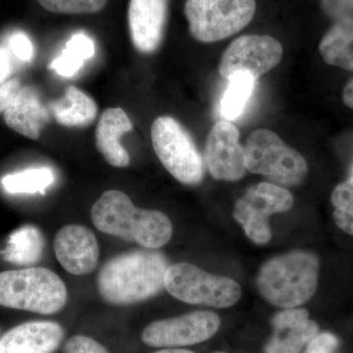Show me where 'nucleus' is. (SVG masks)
I'll return each instance as SVG.
<instances>
[{
	"mask_svg": "<svg viewBox=\"0 0 353 353\" xmlns=\"http://www.w3.org/2000/svg\"><path fill=\"white\" fill-rule=\"evenodd\" d=\"M168 268L162 253L152 250L123 253L102 267L99 292L110 303H141L161 292Z\"/></svg>",
	"mask_w": 353,
	"mask_h": 353,
	"instance_id": "1",
	"label": "nucleus"
},
{
	"mask_svg": "<svg viewBox=\"0 0 353 353\" xmlns=\"http://www.w3.org/2000/svg\"><path fill=\"white\" fill-rule=\"evenodd\" d=\"M90 216L99 231L150 250L166 245L173 234L171 221L164 213L136 208L120 190L104 192L92 206Z\"/></svg>",
	"mask_w": 353,
	"mask_h": 353,
	"instance_id": "2",
	"label": "nucleus"
},
{
	"mask_svg": "<svg viewBox=\"0 0 353 353\" xmlns=\"http://www.w3.org/2000/svg\"><path fill=\"white\" fill-rule=\"evenodd\" d=\"M319 267V259L310 252H294L274 257L260 269V294L279 307L303 305L317 290Z\"/></svg>",
	"mask_w": 353,
	"mask_h": 353,
	"instance_id": "3",
	"label": "nucleus"
},
{
	"mask_svg": "<svg viewBox=\"0 0 353 353\" xmlns=\"http://www.w3.org/2000/svg\"><path fill=\"white\" fill-rule=\"evenodd\" d=\"M67 289L57 274L46 268L0 273V305L39 314H54L66 303Z\"/></svg>",
	"mask_w": 353,
	"mask_h": 353,
	"instance_id": "4",
	"label": "nucleus"
},
{
	"mask_svg": "<svg viewBox=\"0 0 353 353\" xmlns=\"http://www.w3.org/2000/svg\"><path fill=\"white\" fill-rule=\"evenodd\" d=\"M243 148L246 170L263 175L271 183L296 187L307 176L308 165L303 155L270 130H255Z\"/></svg>",
	"mask_w": 353,
	"mask_h": 353,
	"instance_id": "5",
	"label": "nucleus"
},
{
	"mask_svg": "<svg viewBox=\"0 0 353 353\" xmlns=\"http://www.w3.org/2000/svg\"><path fill=\"white\" fill-rule=\"evenodd\" d=\"M256 10L255 0H187L185 14L196 41H222L250 24Z\"/></svg>",
	"mask_w": 353,
	"mask_h": 353,
	"instance_id": "6",
	"label": "nucleus"
},
{
	"mask_svg": "<svg viewBox=\"0 0 353 353\" xmlns=\"http://www.w3.org/2000/svg\"><path fill=\"white\" fill-rule=\"evenodd\" d=\"M158 159L179 182L197 185L204 176V162L190 132L171 116H161L152 126Z\"/></svg>",
	"mask_w": 353,
	"mask_h": 353,
	"instance_id": "7",
	"label": "nucleus"
},
{
	"mask_svg": "<svg viewBox=\"0 0 353 353\" xmlns=\"http://www.w3.org/2000/svg\"><path fill=\"white\" fill-rule=\"evenodd\" d=\"M164 287L179 301L190 304L226 308L241 299V285L227 277L202 270L196 265L176 263L169 266Z\"/></svg>",
	"mask_w": 353,
	"mask_h": 353,
	"instance_id": "8",
	"label": "nucleus"
},
{
	"mask_svg": "<svg viewBox=\"0 0 353 353\" xmlns=\"http://www.w3.org/2000/svg\"><path fill=\"white\" fill-rule=\"evenodd\" d=\"M292 203L294 196L284 187L273 183H259L248 188L236 202L234 218L253 243L265 245L272 238L269 218L289 210Z\"/></svg>",
	"mask_w": 353,
	"mask_h": 353,
	"instance_id": "9",
	"label": "nucleus"
},
{
	"mask_svg": "<svg viewBox=\"0 0 353 353\" xmlns=\"http://www.w3.org/2000/svg\"><path fill=\"white\" fill-rule=\"evenodd\" d=\"M283 57L282 44L270 36L246 34L234 39L221 57L220 75L225 79L246 72L257 80L275 68Z\"/></svg>",
	"mask_w": 353,
	"mask_h": 353,
	"instance_id": "10",
	"label": "nucleus"
},
{
	"mask_svg": "<svg viewBox=\"0 0 353 353\" xmlns=\"http://www.w3.org/2000/svg\"><path fill=\"white\" fill-rule=\"evenodd\" d=\"M219 327L220 318L216 313L196 311L152 323L143 330L141 339L150 347H185L209 340Z\"/></svg>",
	"mask_w": 353,
	"mask_h": 353,
	"instance_id": "11",
	"label": "nucleus"
},
{
	"mask_svg": "<svg viewBox=\"0 0 353 353\" xmlns=\"http://www.w3.org/2000/svg\"><path fill=\"white\" fill-rule=\"evenodd\" d=\"M204 159L216 180L236 182L243 178L248 170L238 128L226 120L216 123L206 139Z\"/></svg>",
	"mask_w": 353,
	"mask_h": 353,
	"instance_id": "12",
	"label": "nucleus"
},
{
	"mask_svg": "<svg viewBox=\"0 0 353 353\" xmlns=\"http://www.w3.org/2000/svg\"><path fill=\"white\" fill-rule=\"evenodd\" d=\"M169 0H130L128 10L130 34L134 48L150 54L163 41Z\"/></svg>",
	"mask_w": 353,
	"mask_h": 353,
	"instance_id": "13",
	"label": "nucleus"
},
{
	"mask_svg": "<svg viewBox=\"0 0 353 353\" xmlns=\"http://www.w3.org/2000/svg\"><path fill=\"white\" fill-rule=\"evenodd\" d=\"M57 259L73 275H87L97 267L99 246L94 233L80 225H68L58 232L54 241Z\"/></svg>",
	"mask_w": 353,
	"mask_h": 353,
	"instance_id": "14",
	"label": "nucleus"
},
{
	"mask_svg": "<svg viewBox=\"0 0 353 353\" xmlns=\"http://www.w3.org/2000/svg\"><path fill=\"white\" fill-rule=\"evenodd\" d=\"M274 334L265 353H299L319 332L305 309L288 308L274 316Z\"/></svg>",
	"mask_w": 353,
	"mask_h": 353,
	"instance_id": "15",
	"label": "nucleus"
},
{
	"mask_svg": "<svg viewBox=\"0 0 353 353\" xmlns=\"http://www.w3.org/2000/svg\"><path fill=\"white\" fill-rule=\"evenodd\" d=\"M63 336V329L57 323H25L0 339V353H52Z\"/></svg>",
	"mask_w": 353,
	"mask_h": 353,
	"instance_id": "16",
	"label": "nucleus"
},
{
	"mask_svg": "<svg viewBox=\"0 0 353 353\" xmlns=\"http://www.w3.org/2000/svg\"><path fill=\"white\" fill-rule=\"evenodd\" d=\"M3 117L7 126L21 136L39 139L41 130L50 122V112L34 88L21 87Z\"/></svg>",
	"mask_w": 353,
	"mask_h": 353,
	"instance_id": "17",
	"label": "nucleus"
},
{
	"mask_svg": "<svg viewBox=\"0 0 353 353\" xmlns=\"http://www.w3.org/2000/svg\"><path fill=\"white\" fill-rule=\"evenodd\" d=\"M132 124L122 108H108L102 113L95 131L97 150L111 166L126 168L131 159L121 138L131 132Z\"/></svg>",
	"mask_w": 353,
	"mask_h": 353,
	"instance_id": "18",
	"label": "nucleus"
},
{
	"mask_svg": "<svg viewBox=\"0 0 353 353\" xmlns=\"http://www.w3.org/2000/svg\"><path fill=\"white\" fill-rule=\"evenodd\" d=\"M48 109L58 124L64 127L90 126L97 115L94 99L74 85L66 88L63 97L50 102Z\"/></svg>",
	"mask_w": 353,
	"mask_h": 353,
	"instance_id": "19",
	"label": "nucleus"
},
{
	"mask_svg": "<svg viewBox=\"0 0 353 353\" xmlns=\"http://www.w3.org/2000/svg\"><path fill=\"white\" fill-rule=\"evenodd\" d=\"M319 51L327 64L353 72V18L336 21L320 41Z\"/></svg>",
	"mask_w": 353,
	"mask_h": 353,
	"instance_id": "20",
	"label": "nucleus"
},
{
	"mask_svg": "<svg viewBox=\"0 0 353 353\" xmlns=\"http://www.w3.org/2000/svg\"><path fill=\"white\" fill-rule=\"evenodd\" d=\"M44 241L39 229L25 226L16 230L9 236L2 255L13 264L32 265L43 256Z\"/></svg>",
	"mask_w": 353,
	"mask_h": 353,
	"instance_id": "21",
	"label": "nucleus"
},
{
	"mask_svg": "<svg viewBox=\"0 0 353 353\" xmlns=\"http://www.w3.org/2000/svg\"><path fill=\"white\" fill-rule=\"evenodd\" d=\"M94 52L92 39L83 32H79L69 39L61 54L53 60L50 68L59 76L72 78L82 69L87 60L94 57Z\"/></svg>",
	"mask_w": 353,
	"mask_h": 353,
	"instance_id": "22",
	"label": "nucleus"
},
{
	"mask_svg": "<svg viewBox=\"0 0 353 353\" xmlns=\"http://www.w3.org/2000/svg\"><path fill=\"white\" fill-rule=\"evenodd\" d=\"M229 83L220 102V114L226 121L240 118L245 110L255 87V79L241 72L230 77Z\"/></svg>",
	"mask_w": 353,
	"mask_h": 353,
	"instance_id": "23",
	"label": "nucleus"
},
{
	"mask_svg": "<svg viewBox=\"0 0 353 353\" xmlns=\"http://www.w3.org/2000/svg\"><path fill=\"white\" fill-rule=\"evenodd\" d=\"M54 174L48 167L27 169L3 176L2 187L11 194H46L54 182Z\"/></svg>",
	"mask_w": 353,
	"mask_h": 353,
	"instance_id": "24",
	"label": "nucleus"
},
{
	"mask_svg": "<svg viewBox=\"0 0 353 353\" xmlns=\"http://www.w3.org/2000/svg\"><path fill=\"white\" fill-rule=\"evenodd\" d=\"M331 199L336 226L353 236V176L334 188Z\"/></svg>",
	"mask_w": 353,
	"mask_h": 353,
	"instance_id": "25",
	"label": "nucleus"
},
{
	"mask_svg": "<svg viewBox=\"0 0 353 353\" xmlns=\"http://www.w3.org/2000/svg\"><path fill=\"white\" fill-rule=\"evenodd\" d=\"M46 10L59 14H92L101 11L108 0H38Z\"/></svg>",
	"mask_w": 353,
	"mask_h": 353,
	"instance_id": "26",
	"label": "nucleus"
},
{
	"mask_svg": "<svg viewBox=\"0 0 353 353\" xmlns=\"http://www.w3.org/2000/svg\"><path fill=\"white\" fill-rule=\"evenodd\" d=\"M4 46L11 57L17 58L21 62H31L34 57V46L32 39L24 32H10L4 41Z\"/></svg>",
	"mask_w": 353,
	"mask_h": 353,
	"instance_id": "27",
	"label": "nucleus"
},
{
	"mask_svg": "<svg viewBox=\"0 0 353 353\" xmlns=\"http://www.w3.org/2000/svg\"><path fill=\"white\" fill-rule=\"evenodd\" d=\"M63 353H109L108 350L94 339L74 336L66 341Z\"/></svg>",
	"mask_w": 353,
	"mask_h": 353,
	"instance_id": "28",
	"label": "nucleus"
},
{
	"mask_svg": "<svg viewBox=\"0 0 353 353\" xmlns=\"http://www.w3.org/2000/svg\"><path fill=\"white\" fill-rule=\"evenodd\" d=\"M323 11L334 21L353 18V0H321Z\"/></svg>",
	"mask_w": 353,
	"mask_h": 353,
	"instance_id": "29",
	"label": "nucleus"
},
{
	"mask_svg": "<svg viewBox=\"0 0 353 353\" xmlns=\"http://www.w3.org/2000/svg\"><path fill=\"white\" fill-rule=\"evenodd\" d=\"M338 347V338L333 334L318 333L309 341L303 353H334Z\"/></svg>",
	"mask_w": 353,
	"mask_h": 353,
	"instance_id": "30",
	"label": "nucleus"
},
{
	"mask_svg": "<svg viewBox=\"0 0 353 353\" xmlns=\"http://www.w3.org/2000/svg\"><path fill=\"white\" fill-rule=\"evenodd\" d=\"M21 88V83L18 79L12 78L3 83H0V113L4 112L12 102L14 97Z\"/></svg>",
	"mask_w": 353,
	"mask_h": 353,
	"instance_id": "31",
	"label": "nucleus"
},
{
	"mask_svg": "<svg viewBox=\"0 0 353 353\" xmlns=\"http://www.w3.org/2000/svg\"><path fill=\"white\" fill-rule=\"evenodd\" d=\"M13 72L12 57L6 46L0 44V83L10 80Z\"/></svg>",
	"mask_w": 353,
	"mask_h": 353,
	"instance_id": "32",
	"label": "nucleus"
},
{
	"mask_svg": "<svg viewBox=\"0 0 353 353\" xmlns=\"http://www.w3.org/2000/svg\"><path fill=\"white\" fill-rule=\"evenodd\" d=\"M343 101L347 108L353 109V79L343 88Z\"/></svg>",
	"mask_w": 353,
	"mask_h": 353,
	"instance_id": "33",
	"label": "nucleus"
},
{
	"mask_svg": "<svg viewBox=\"0 0 353 353\" xmlns=\"http://www.w3.org/2000/svg\"><path fill=\"white\" fill-rule=\"evenodd\" d=\"M154 353H194L187 350H180V348H168V350H159Z\"/></svg>",
	"mask_w": 353,
	"mask_h": 353,
	"instance_id": "34",
	"label": "nucleus"
},
{
	"mask_svg": "<svg viewBox=\"0 0 353 353\" xmlns=\"http://www.w3.org/2000/svg\"><path fill=\"white\" fill-rule=\"evenodd\" d=\"M216 353H224V352H216Z\"/></svg>",
	"mask_w": 353,
	"mask_h": 353,
	"instance_id": "35",
	"label": "nucleus"
}]
</instances>
